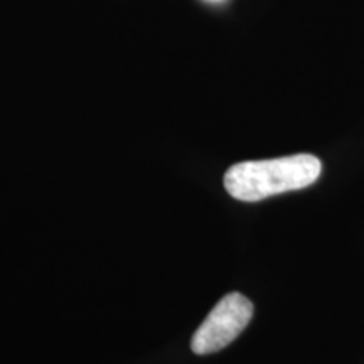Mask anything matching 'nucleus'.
I'll return each mask as SVG.
<instances>
[{
	"label": "nucleus",
	"instance_id": "1",
	"mask_svg": "<svg viewBox=\"0 0 364 364\" xmlns=\"http://www.w3.org/2000/svg\"><path fill=\"white\" fill-rule=\"evenodd\" d=\"M321 172V161L311 154L248 161L228 169L225 188L238 201L257 203L270 196L309 188L318 179Z\"/></svg>",
	"mask_w": 364,
	"mask_h": 364
},
{
	"label": "nucleus",
	"instance_id": "2",
	"mask_svg": "<svg viewBox=\"0 0 364 364\" xmlns=\"http://www.w3.org/2000/svg\"><path fill=\"white\" fill-rule=\"evenodd\" d=\"M252 317L253 304L245 295L228 294L194 332L191 349L199 356L221 351L245 331Z\"/></svg>",
	"mask_w": 364,
	"mask_h": 364
}]
</instances>
